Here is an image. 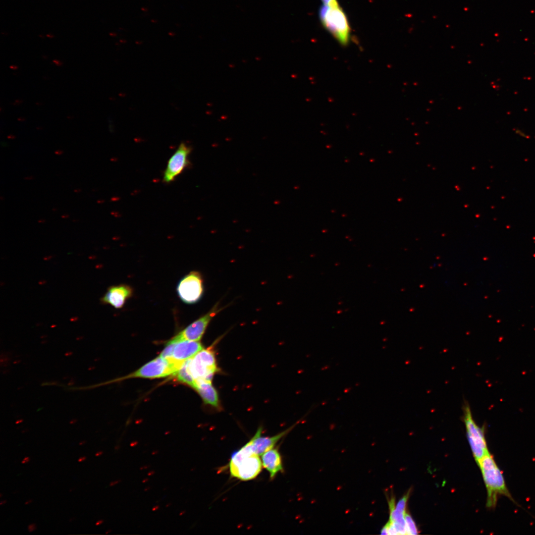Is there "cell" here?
I'll list each match as a JSON object with an SVG mask.
<instances>
[{"label":"cell","mask_w":535,"mask_h":535,"mask_svg":"<svg viewBox=\"0 0 535 535\" xmlns=\"http://www.w3.org/2000/svg\"><path fill=\"white\" fill-rule=\"evenodd\" d=\"M477 464L481 470L487 489L486 506L489 508H494L498 496L500 495L506 496L515 502L506 485L502 473L490 453L488 452L485 454Z\"/></svg>","instance_id":"cell-1"},{"label":"cell","mask_w":535,"mask_h":535,"mask_svg":"<svg viewBox=\"0 0 535 535\" xmlns=\"http://www.w3.org/2000/svg\"><path fill=\"white\" fill-rule=\"evenodd\" d=\"M262 461L247 444L231 455L229 464L231 477L241 481L255 478L261 472Z\"/></svg>","instance_id":"cell-2"},{"label":"cell","mask_w":535,"mask_h":535,"mask_svg":"<svg viewBox=\"0 0 535 535\" xmlns=\"http://www.w3.org/2000/svg\"><path fill=\"white\" fill-rule=\"evenodd\" d=\"M189 369L196 382H212L214 374L219 371L212 346L202 349L190 358Z\"/></svg>","instance_id":"cell-3"},{"label":"cell","mask_w":535,"mask_h":535,"mask_svg":"<svg viewBox=\"0 0 535 535\" xmlns=\"http://www.w3.org/2000/svg\"><path fill=\"white\" fill-rule=\"evenodd\" d=\"M321 20L328 31L341 44H346L349 37V26L347 18L338 6L324 5L320 10Z\"/></svg>","instance_id":"cell-4"},{"label":"cell","mask_w":535,"mask_h":535,"mask_svg":"<svg viewBox=\"0 0 535 535\" xmlns=\"http://www.w3.org/2000/svg\"><path fill=\"white\" fill-rule=\"evenodd\" d=\"M463 420L465 425L467 437L471 449L477 462L489 452L484 435L483 429L475 422L470 407L467 402L463 405Z\"/></svg>","instance_id":"cell-5"},{"label":"cell","mask_w":535,"mask_h":535,"mask_svg":"<svg viewBox=\"0 0 535 535\" xmlns=\"http://www.w3.org/2000/svg\"><path fill=\"white\" fill-rule=\"evenodd\" d=\"M183 363L172 358L165 359L160 356L146 364L125 378H159L174 374Z\"/></svg>","instance_id":"cell-6"},{"label":"cell","mask_w":535,"mask_h":535,"mask_svg":"<svg viewBox=\"0 0 535 535\" xmlns=\"http://www.w3.org/2000/svg\"><path fill=\"white\" fill-rule=\"evenodd\" d=\"M203 280L201 273L193 271L184 276L179 281L177 292L180 299L187 304L198 301L203 293Z\"/></svg>","instance_id":"cell-7"},{"label":"cell","mask_w":535,"mask_h":535,"mask_svg":"<svg viewBox=\"0 0 535 535\" xmlns=\"http://www.w3.org/2000/svg\"><path fill=\"white\" fill-rule=\"evenodd\" d=\"M221 309L218 304L215 305L207 313L193 322L171 339L176 342L182 340L200 341L211 321Z\"/></svg>","instance_id":"cell-8"},{"label":"cell","mask_w":535,"mask_h":535,"mask_svg":"<svg viewBox=\"0 0 535 535\" xmlns=\"http://www.w3.org/2000/svg\"><path fill=\"white\" fill-rule=\"evenodd\" d=\"M191 150V148L185 143H181L179 145L167 162L163 172L164 182H172L189 165V156Z\"/></svg>","instance_id":"cell-9"},{"label":"cell","mask_w":535,"mask_h":535,"mask_svg":"<svg viewBox=\"0 0 535 535\" xmlns=\"http://www.w3.org/2000/svg\"><path fill=\"white\" fill-rule=\"evenodd\" d=\"M298 423L294 424L286 430L272 436H262V428H259L253 437L246 444L250 449L258 455H262L273 448L276 443L290 431Z\"/></svg>","instance_id":"cell-10"},{"label":"cell","mask_w":535,"mask_h":535,"mask_svg":"<svg viewBox=\"0 0 535 535\" xmlns=\"http://www.w3.org/2000/svg\"><path fill=\"white\" fill-rule=\"evenodd\" d=\"M133 293V289L128 285L112 286L107 289L101 301L115 309H120L123 307L127 300L132 297Z\"/></svg>","instance_id":"cell-11"},{"label":"cell","mask_w":535,"mask_h":535,"mask_svg":"<svg viewBox=\"0 0 535 535\" xmlns=\"http://www.w3.org/2000/svg\"><path fill=\"white\" fill-rule=\"evenodd\" d=\"M203 348L200 341H179L174 348L171 358L177 362L183 363L192 358Z\"/></svg>","instance_id":"cell-12"},{"label":"cell","mask_w":535,"mask_h":535,"mask_svg":"<svg viewBox=\"0 0 535 535\" xmlns=\"http://www.w3.org/2000/svg\"><path fill=\"white\" fill-rule=\"evenodd\" d=\"M194 389L197 391L206 404L218 410L221 409L217 391L211 381L203 380L197 381Z\"/></svg>","instance_id":"cell-13"},{"label":"cell","mask_w":535,"mask_h":535,"mask_svg":"<svg viewBox=\"0 0 535 535\" xmlns=\"http://www.w3.org/2000/svg\"><path fill=\"white\" fill-rule=\"evenodd\" d=\"M261 459L262 465L269 472L270 480L283 471L281 457L276 448H272L263 453Z\"/></svg>","instance_id":"cell-14"},{"label":"cell","mask_w":535,"mask_h":535,"mask_svg":"<svg viewBox=\"0 0 535 535\" xmlns=\"http://www.w3.org/2000/svg\"><path fill=\"white\" fill-rule=\"evenodd\" d=\"M190 359L185 361L173 375L179 381L185 383L194 389L196 385V382L192 376L189 369Z\"/></svg>","instance_id":"cell-15"},{"label":"cell","mask_w":535,"mask_h":535,"mask_svg":"<svg viewBox=\"0 0 535 535\" xmlns=\"http://www.w3.org/2000/svg\"><path fill=\"white\" fill-rule=\"evenodd\" d=\"M406 535H412L418 534V530L415 522L411 515L408 513L405 515Z\"/></svg>","instance_id":"cell-16"},{"label":"cell","mask_w":535,"mask_h":535,"mask_svg":"<svg viewBox=\"0 0 535 535\" xmlns=\"http://www.w3.org/2000/svg\"><path fill=\"white\" fill-rule=\"evenodd\" d=\"M177 342L171 339L166 344L163 350L160 355V357L165 359L171 358L173 354L174 348Z\"/></svg>","instance_id":"cell-17"},{"label":"cell","mask_w":535,"mask_h":535,"mask_svg":"<svg viewBox=\"0 0 535 535\" xmlns=\"http://www.w3.org/2000/svg\"><path fill=\"white\" fill-rule=\"evenodd\" d=\"M410 491L407 492L395 504L396 509L400 513L405 514L406 508L407 504L408 502V498L410 496Z\"/></svg>","instance_id":"cell-18"},{"label":"cell","mask_w":535,"mask_h":535,"mask_svg":"<svg viewBox=\"0 0 535 535\" xmlns=\"http://www.w3.org/2000/svg\"><path fill=\"white\" fill-rule=\"evenodd\" d=\"M324 3V5H327L330 7L337 6L338 3L336 0H321Z\"/></svg>","instance_id":"cell-19"},{"label":"cell","mask_w":535,"mask_h":535,"mask_svg":"<svg viewBox=\"0 0 535 535\" xmlns=\"http://www.w3.org/2000/svg\"><path fill=\"white\" fill-rule=\"evenodd\" d=\"M36 529H37V526L35 523L30 524L28 526V528H27L28 531L30 533H32V532H34L35 530H36Z\"/></svg>","instance_id":"cell-20"},{"label":"cell","mask_w":535,"mask_h":535,"mask_svg":"<svg viewBox=\"0 0 535 535\" xmlns=\"http://www.w3.org/2000/svg\"><path fill=\"white\" fill-rule=\"evenodd\" d=\"M380 534L381 535H388L387 528L385 527V526H384L382 528V529L381 530Z\"/></svg>","instance_id":"cell-21"},{"label":"cell","mask_w":535,"mask_h":535,"mask_svg":"<svg viewBox=\"0 0 535 535\" xmlns=\"http://www.w3.org/2000/svg\"><path fill=\"white\" fill-rule=\"evenodd\" d=\"M121 482V480H115L110 482L109 486H113Z\"/></svg>","instance_id":"cell-22"},{"label":"cell","mask_w":535,"mask_h":535,"mask_svg":"<svg viewBox=\"0 0 535 535\" xmlns=\"http://www.w3.org/2000/svg\"><path fill=\"white\" fill-rule=\"evenodd\" d=\"M30 460V458L28 456H26L22 460L21 463L22 464H26L27 463H28L29 462Z\"/></svg>","instance_id":"cell-23"},{"label":"cell","mask_w":535,"mask_h":535,"mask_svg":"<svg viewBox=\"0 0 535 535\" xmlns=\"http://www.w3.org/2000/svg\"><path fill=\"white\" fill-rule=\"evenodd\" d=\"M86 459H87V457L85 456H83L80 457L78 459V461L79 462H82L85 461L86 460Z\"/></svg>","instance_id":"cell-24"},{"label":"cell","mask_w":535,"mask_h":535,"mask_svg":"<svg viewBox=\"0 0 535 535\" xmlns=\"http://www.w3.org/2000/svg\"><path fill=\"white\" fill-rule=\"evenodd\" d=\"M53 62L57 66H61L62 64V62L57 59L54 60Z\"/></svg>","instance_id":"cell-25"},{"label":"cell","mask_w":535,"mask_h":535,"mask_svg":"<svg viewBox=\"0 0 535 535\" xmlns=\"http://www.w3.org/2000/svg\"><path fill=\"white\" fill-rule=\"evenodd\" d=\"M104 521L103 520H99L96 522L95 525L97 526H100L101 524H102L104 523Z\"/></svg>","instance_id":"cell-26"},{"label":"cell","mask_w":535,"mask_h":535,"mask_svg":"<svg viewBox=\"0 0 535 535\" xmlns=\"http://www.w3.org/2000/svg\"><path fill=\"white\" fill-rule=\"evenodd\" d=\"M138 444V442L137 441H134L130 443V446L132 447H133L136 446Z\"/></svg>","instance_id":"cell-27"},{"label":"cell","mask_w":535,"mask_h":535,"mask_svg":"<svg viewBox=\"0 0 535 535\" xmlns=\"http://www.w3.org/2000/svg\"><path fill=\"white\" fill-rule=\"evenodd\" d=\"M103 453L104 452L103 451H98L96 453L95 456L97 457L100 456L103 454Z\"/></svg>","instance_id":"cell-28"},{"label":"cell","mask_w":535,"mask_h":535,"mask_svg":"<svg viewBox=\"0 0 535 535\" xmlns=\"http://www.w3.org/2000/svg\"><path fill=\"white\" fill-rule=\"evenodd\" d=\"M159 508H160V506L159 505H156V506H154L152 508V510L153 511H156L158 510Z\"/></svg>","instance_id":"cell-29"},{"label":"cell","mask_w":535,"mask_h":535,"mask_svg":"<svg viewBox=\"0 0 535 535\" xmlns=\"http://www.w3.org/2000/svg\"><path fill=\"white\" fill-rule=\"evenodd\" d=\"M154 474H155V471H150V472H149L148 473L147 475L148 476H153Z\"/></svg>","instance_id":"cell-30"},{"label":"cell","mask_w":535,"mask_h":535,"mask_svg":"<svg viewBox=\"0 0 535 535\" xmlns=\"http://www.w3.org/2000/svg\"><path fill=\"white\" fill-rule=\"evenodd\" d=\"M32 502H33V500L32 499H29V500L26 501L25 502L24 504L25 505H28V504L31 503Z\"/></svg>","instance_id":"cell-31"},{"label":"cell","mask_w":535,"mask_h":535,"mask_svg":"<svg viewBox=\"0 0 535 535\" xmlns=\"http://www.w3.org/2000/svg\"><path fill=\"white\" fill-rule=\"evenodd\" d=\"M149 466H142V467H141L140 468V470H142L147 469H148L149 468Z\"/></svg>","instance_id":"cell-32"},{"label":"cell","mask_w":535,"mask_h":535,"mask_svg":"<svg viewBox=\"0 0 535 535\" xmlns=\"http://www.w3.org/2000/svg\"><path fill=\"white\" fill-rule=\"evenodd\" d=\"M6 503V500H1V501H0V505H3L5 504Z\"/></svg>","instance_id":"cell-33"},{"label":"cell","mask_w":535,"mask_h":535,"mask_svg":"<svg viewBox=\"0 0 535 535\" xmlns=\"http://www.w3.org/2000/svg\"><path fill=\"white\" fill-rule=\"evenodd\" d=\"M10 68L12 69H17L18 67L16 66V65H11L10 66Z\"/></svg>","instance_id":"cell-34"},{"label":"cell","mask_w":535,"mask_h":535,"mask_svg":"<svg viewBox=\"0 0 535 535\" xmlns=\"http://www.w3.org/2000/svg\"><path fill=\"white\" fill-rule=\"evenodd\" d=\"M158 452H159V451L158 450H154L152 452V454L153 455H156L157 453H158Z\"/></svg>","instance_id":"cell-35"},{"label":"cell","mask_w":535,"mask_h":535,"mask_svg":"<svg viewBox=\"0 0 535 535\" xmlns=\"http://www.w3.org/2000/svg\"><path fill=\"white\" fill-rule=\"evenodd\" d=\"M85 443H86V441H82L80 442H79V445H83L85 444Z\"/></svg>","instance_id":"cell-36"},{"label":"cell","mask_w":535,"mask_h":535,"mask_svg":"<svg viewBox=\"0 0 535 535\" xmlns=\"http://www.w3.org/2000/svg\"><path fill=\"white\" fill-rule=\"evenodd\" d=\"M148 481H149V479H148V478H145V479H144V480H143V481H142V482H143V483H145V482H148Z\"/></svg>","instance_id":"cell-37"},{"label":"cell","mask_w":535,"mask_h":535,"mask_svg":"<svg viewBox=\"0 0 535 535\" xmlns=\"http://www.w3.org/2000/svg\"><path fill=\"white\" fill-rule=\"evenodd\" d=\"M185 513V510L182 511L179 513V515L180 516L183 515Z\"/></svg>","instance_id":"cell-38"},{"label":"cell","mask_w":535,"mask_h":535,"mask_svg":"<svg viewBox=\"0 0 535 535\" xmlns=\"http://www.w3.org/2000/svg\"><path fill=\"white\" fill-rule=\"evenodd\" d=\"M120 446H119L118 445H116L114 447L115 450H118Z\"/></svg>","instance_id":"cell-39"},{"label":"cell","mask_w":535,"mask_h":535,"mask_svg":"<svg viewBox=\"0 0 535 535\" xmlns=\"http://www.w3.org/2000/svg\"><path fill=\"white\" fill-rule=\"evenodd\" d=\"M150 489V487L149 486H148V487H146L145 488V489H144V491H148V490H149Z\"/></svg>","instance_id":"cell-40"},{"label":"cell","mask_w":535,"mask_h":535,"mask_svg":"<svg viewBox=\"0 0 535 535\" xmlns=\"http://www.w3.org/2000/svg\"><path fill=\"white\" fill-rule=\"evenodd\" d=\"M111 532V530H108L107 531V532H106V534H108V533H110Z\"/></svg>","instance_id":"cell-41"},{"label":"cell","mask_w":535,"mask_h":535,"mask_svg":"<svg viewBox=\"0 0 535 535\" xmlns=\"http://www.w3.org/2000/svg\"><path fill=\"white\" fill-rule=\"evenodd\" d=\"M170 505H171V504H170V503H168V504L166 505V507H168L169 506H170Z\"/></svg>","instance_id":"cell-42"},{"label":"cell","mask_w":535,"mask_h":535,"mask_svg":"<svg viewBox=\"0 0 535 535\" xmlns=\"http://www.w3.org/2000/svg\"><path fill=\"white\" fill-rule=\"evenodd\" d=\"M19 119H18L19 120H24V118H20Z\"/></svg>","instance_id":"cell-43"},{"label":"cell","mask_w":535,"mask_h":535,"mask_svg":"<svg viewBox=\"0 0 535 535\" xmlns=\"http://www.w3.org/2000/svg\"><path fill=\"white\" fill-rule=\"evenodd\" d=\"M47 36L49 37H52V36L50 35H47Z\"/></svg>","instance_id":"cell-44"},{"label":"cell","mask_w":535,"mask_h":535,"mask_svg":"<svg viewBox=\"0 0 535 535\" xmlns=\"http://www.w3.org/2000/svg\"><path fill=\"white\" fill-rule=\"evenodd\" d=\"M2 494L1 493H0V497H2Z\"/></svg>","instance_id":"cell-45"}]
</instances>
